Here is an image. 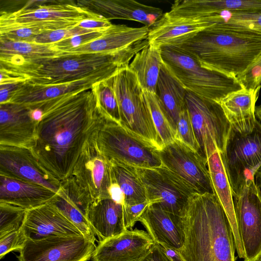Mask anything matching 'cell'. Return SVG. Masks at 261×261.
I'll return each instance as SVG.
<instances>
[{"mask_svg":"<svg viewBox=\"0 0 261 261\" xmlns=\"http://www.w3.org/2000/svg\"><path fill=\"white\" fill-rule=\"evenodd\" d=\"M149 29L145 25L133 28L124 24H112L98 38L64 54H117L147 39Z\"/></svg>","mask_w":261,"mask_h":261,"instance_id":"23","label":"cell"},{"mask_svg":"<svg viewBox=\"0 0 261 261\" xmlns=\"http://www.w3.org/2000/svg\"><path fill=\"white\" fill-rule=\"evenodd\" d=\"M138 221L155 243L177 251L182 247L185 235L181 218L165 211L158 203H150Z\"/></svg>","mask_w":261,"mask_h":261,"instance_id":"22","label":"cell"},{"mask_svg":"<svg viewBox=\"0 0 261 261\" xmlns=\"http://www.w3.org/2000/svg\"><path fill=\"white\" fill-rule=\"evenodd\" d=\"M208 28L206 22L173 15L168 12L150 28L147 40L149 45L160 48L175 46Z\"/></svg>","mask_w":261,"mask_h":261,"instance_id":"24","label":"cell"},{"mask_svg":"<svg viewBox=\"0 0 261 261\" xmlns=\"http://www.w3.org/2000/svg\"><path fill=\"white\" fill-rule=\"evenodd\" d=\"M27 211L13 204L0 202V237L19 229Z\"/></svg>","mask_w":261,"mask_h":261,"instance_id":"38","label":"cell"},{"mask_svg":"<svg viewBox=\"0 0 261 261\" xmlns=\"http://www.w3.org/2000/svg\"><path fill=\"white\" fill-rule=\"evenodd\" d=\"M93 32L79 27L77 25L63 29L47 32L35 37L32 42L40 44H53L62 41L72 36Z\"/></svg>","mask_w":261,"mask_h":261,"instance_id":"40","label":"cell"},{"mask_svg":"<svg viewBox=\"0 0 261 261\" xmlns=\"http://www.w3.org/2000/svg\"><path fill=\"white\" fill-rule=\"evenodd\" d=\"M64 56L53 44L14 41L0 38V65L35 62Z\"/></svg>","mask_w":261,"mask_h":261,"instance_id":"32","label":"cell"},{"mask_svg":"<svg viewBox=\"0 0 261 261\" xmlns=\"http://www.w3.org/2000/svg\"><path fill=\"white\" fill-rule=\"evenodd\" d=\"M255 115L261 122V105L255 108Z\"/></svg>","mask_w":261,"mask_h":261,"instance_id":"50","label":"cell"},{"mask_svg":"<svg viewBox=\"0 0 261 261\" xmlns=\"http://www.w3.org/2000/svg\"><path fill=\"white\" fill-rule=\"evenodd\" d=\"M136 169L145 187L147 200L158 203L168 212L182 217L189 198L197 193L163 165Z\"/></svg>","mask_w":261,"mask_h":261,"instance_id":"13","label":"cell"},{"mask_svg":"<svg viewBox=\"0 0 261 261\" xmlns=\"http://www.w3.org/2000/svg\"><path fill=\"white\" fill-rule=\"evenodd\" d=\"M38 123L26 107L11 102L0 104V145L31 149Z\"/></svg>","mask_w":261,"mask_h":261,"instance_id":"19","label":"cell"},{"mask_svg":"<svg viewBox=\"0 0 261 261\" xmlns=\"http://www.w3.org/2000/svg\"><path fill=\"white\" fill-rule=\"evenodd\" d=\"M189 18L206 22L212 28L261 34V14L232 13L222 11L199 14Z\"/></svg>","mask_w":261,"mask_h":261,"instance_id":"34","label":"cell"},{"mask_svg":"<svg viewBox=\"0 0 261 261\" xmlns=\"http://www.w3.org/2000/svg\"><path fill=\"white\" fill-rule=\"evenodd\" d=\"M155 242L146 231L126 229L121 234L99 242L92 261H138Z\"/></svg>","mask_w":261,"mask_h":261,"instance_id":"18","label":"cell"},{"mask_svg":"<svg viewBox=\"0 0 261 261\" xmlns=\"http://www.w3.org/2000/svg\"><path fill=\"white\" fill-rule=\"evenodd\" d=\"M257 261H261V257Z\"/></svg>","mask_w":261,"mask_h":261,"instance_id":"52","label":"cell"},{"mask_svg":"<svg viewBox=\"0 0 261 261\" xmlns=\"http://www.w3.org/2000/svg\"><path fill=\"white\" fill-rule=\"evenodd\" d=\"M105 31H93L72 36L62 41L53 43V45L57 50L65 53L68 50L83 45L98 38Z\"/></svg>","mask_w":261,"mask_h":261,"instance_id":"41","label":"cell"},{"mask_svg":"<svg viewBox=\"0 0 261 261\" xmlns=\"http://www.w3.org/2000/svg\"><path fill=\"white\" fill-rule=\"evenodd\" d=\"M47 2L41 1L34 7L24 6L13 11H1L0 31L29 27L44 28L50 32L74 27L83 19L98 15L73 1L45 4Z\"/></svg>","mask_w":261,"mask_h":261,"instance_id":"8","label":"cell"},{"mask_svg":"<svg viewBox=\"0 0 261 261\" xmlns=\"http://www.w3.org/2000/svg\"><path fill=\"white\" fill-rule=\"evenodd\" d=\"M163 63L161 48L148 45L135 55L128 68L143 90L155 94Z\"/></svg>","mask_w":261,"mask_h":261,"instance_id":"33","label":"cell"},{"mask_svg":"<svg viewBox=\"0 0 261 261\" xmlns=\"http://www.w3.org/2000/svg\"><path fill=\"white\" fill-rule=\"evenodd\" d=\"M181 219L185 240L178 252L185 261H236L231 227L215 194L192 195Z\"/></svg>","mask_w":261,"mask_h":261,"instance_id":"2","label":"cell"},{"mask_svg":"<svg viewBox=\"0 0 261 261\" xmlns=\"http://www.w3.org/2000/svg\"><path fill=\"white\" fill-rule=\"evenodd\" d=\"M98 147L108 161L136 168H153L162 163L159 150L103 113L95 132Z\"/></svg>","mask_w":261,"mask_h":261,"instance_id":"7","label":"cell"},{"mask_svg":"<svg viewBox=\"0 0 261 261\" xmlns=\"http://www.w3.org/2000/svg\"><path fill=\"white\" fill-rule=\"evenodd\" d=\"M110 77L107 74H96L71 82L54 85L25 82L20 84L6 102L20 104L32 110L40 103L63 95L90 89L95 83Z\"/></svg>","mask_w":261,"mask_h":261,"instance_id":"20","label":"cell"},{"mask_svg":"<svg viewBox=\"0 0 261 261\" xmlns=\"http://www.w3.org/2000/svg\"><path fill=\"white\" fill-rule=\"evenodd\" d=\"M187 93V90L163 63L155 94L174 135L179 115L186 109Z\"/></svg>","mask_w":261,"mask_h":261,"instance_id":"31","label":"cell"},{"mask_svg":"<svg viewBox=\"0 0 261 261\" xmlns=\"http://www.w3.org/2000/svg\"><path fill=\"white\" fill-rule=\"evenodd\" d=\"M19 85L18 83L0 85V104L6 102Z\"/></svg>","mask_w":261,"mask_h":261,"instance_id":"48","label":"cell"},{"mask_svg":"<svg viewBox=\"0 0 261 261\" xmlns=\"http://www.w3.org/2000/svg\"><path fill=\"white\" fill-rule=\"evenodd\" d=\"M0 175L42 185L57 193L61 181L40 165L30 148L0 145Z\"/></svg>","mask_w":261,"mask_h":261,"instance_id":"16","label":"cell"},{"mask_svg":"<svg viewBox=\"0 0 261 261\" xmlns=\"http://www.w3.org/2000/svg\"><path fill=\"white\" fill-rule=\"evenodd\" d=\"M221 154L233 198L238 196L246 181L254 180L261 167V123L256 120L253 130L243 134L231 126Z\"/></svg>","mask_w":261,"mask_h":261,"instance_id":"9","label":"cell"},{"mask_svg":"<svg viewBox=\"0 0 261 261\" xmlns=\"http://www.w3.org/2000/svg\"><path fill=\"white\" fill-rule=\"evenodd\" d=\"M96 247L83 236L27 239L17 261H87Z\"/></svg>","mask_w":261,"mask_h":261,"instance_id":"15","label":"cell"},{"mask_svg":"<svg viewBox=\"0 0 261 261\" xmlns=\"http://www.w3.org/2000/svg\"><path fill=\"white\" fill-rule=\"evenodd\" d=\"M163 246L164 247L167 254L172 258L173 261H185L177 251L166 246Z\"/></svg>","mask_w":261,"mask_h":261,"instance_id":"49","label":"cell"},{"mask_svg":"<svg viewBox=\"0 0 261 261\" xmlns=\"http://www.w3.org/2000/svg\"><path fill=\"white\" fill-rule=\"evenodd\" d=\"M48 202L74 224L83 236L95 243L96 234L86 217L90 203L73 180L62 181L59 190Z\"/></svg>","mask_w":261,"mask_h":261,"instance_id":"25","label":"cell"},{"mask_svg":"<svg viewBox=\"0 0 261 261\" xmlns=\"http://www.w3.org/2000/svg\"><path fill=\"white\" fill-rule=\"evenodd\" d=\"M86 217L99 242L119 235L127 229L124 222L123 205L110 198L91 203Z\"/></svg>","mask_w":261,"mask_h":261,"instance_id":"28","label":"cell"},{"mask_svg":"<svg viewBox=\"0 0 261 261\" xmlns=\"http://www.w3.org/2000/svg\"><path fill=\"white\" fill-rule=\"evenodd\" d=\"M106 80L95 83L91 89L95 96L100 111L112 119L120 123L118 100L113 88Z\"/></svg>","mask_w":261,"mask_h":261,"instance_id":"36","label":"cell"},{"mask_svg":"<svg viewBox=\"0 0 261 261\" xmlns=\"http://www.w3.org/2000/svg\"><path fill=\"white\" fill-rule=\"evenodd\" d=\"M138 261H173L164 247L155 243L148 252Z\"/></svg>","mask_w":261,"mask_h":261,"instance_id":"46","label":"cell"},{"mask_svg":"<svg viewBox=\"0 0 261 261\" xmlns=\"http://www.w3.org/2000/svg\"><path fill=\"white\" fill-rule=\"evenodd\" d=\"M161 49L163 63L187 92L220 103L227 95L243 88L237 77L202 67L177 47L166 46Z\"/></svg>","mask_w":261,"mask_h":261,"instance_id":"5","label":"cell"},{"mask_svg":"<svg viewBox=\"0 0 261 261\" xmlns=\"http://www.w3.org/2000/svg\"><path fill=\"white\" fill-rule=\"evenodd\" d=\"M186 105L199 147L200 155L207 162L216 151L222 153L231 125L220 103L187 92Z\"/></svg>","mask_w":261,"mask_h":261,"instance_id":"10","label":"cell"},{"mask_svg":"<svg viewBox=\"0 0 261 261\" xmlns=\"http://www.w3.org/2000/svg\"><path fill=\"white\" fill-rule=\"evenodd\" d=\"M151 202L147 200L144 202L133 205H123L124 222L126 229H132L144 210Z\"/></svg>","mask_w":261,"mask_h":261,"instance_id":"44","label":"cell"},{"mask_svg":"<svg viewBox=\"0 0 261 261\" xmlns=\"http://www.w3.org/2000/svg\"><path fill=\"white\" fill-rule=\"evenodd\" d=\"M37 109L42 116L31 149L42 167L61 181L70 175L103 113L91 89L63 95L32 110Z\"/></svg>","mask_w":261,"mask_h":261,"instance_id":"1","label":"cell"},{"mask_svg":"<svg viewBox=\"0 0 261 261\" xmlns=\"http://www.w3.org/2000/svg\"><path fill=\"white\" fill-rule=\"evenodd\" d=\"M174 46L202 67L237 78L261 54V34L210 27Z\"/></svg>","mask_w":261,"mask_h":261,"instance_id":"4","label":"cell"},{"mask_svg":"<svg viewBox=\"0 0 261 261\" xmlns=\"http://www.w3.org/2000/svg\"><path fill=\"white\" fill-rule=\"evenodd\" d=\"M175 139L185 144L199 154V147L187 108L179 115L176 125Z\"/></svg>","mask_w":261,"mask_h":261,"instance_id":"39","label":"cell"},{"mask_svg":"<svg viewBox=\"0 0 261 261\" xmlns=\"http://www.w3.org/2000/svg\"><path fill=\"white\" fill-rule=\"evenodd\" d=\"M112 24L110 20L98 14L96 16L83 19L79 23L77 26L87 30L103 31L110 28Z\"/></svg>","mask_w":261,"mask_h":261,"instance_id":"45","label":"cell"},{"mask_svg":"<svg viewBox=\"0 0 261 261\" xmlns=\"http://www.w3.org/2000/svg\"><path fill=\"white\" fill-rule=\"evenodd\" d=\"M96 130L85 143L69 176L91 203L110 198L109 191L112 182L111 164L98 147Z\"/></svg>","mask_w":261,"mask_h":261,"instance_id":"11","label":"cell"},{"mask_svg":"<svg viewBox=\"0 0 261 261\" xmlns=\"http://www.w3.org/2000/svg\"><path fill=\"white\" fill-rule=\"evenodd\" d=\"M260 87L249 89L243 88L232 92L220 102L231 126L241 133H251L254 128L257 120L255 104Z\"/></svg>","mask_w":261,"mask_h":261,"instance_id":"26","label":"cell"},{"mask_svg":"<svg viewBox=\"0 0 261 261\" xmlns=\"http://www.w3.org/2000/svg\"><path fill=\"white\" fill-rule=\"evenodd\" d=\"M106 80L113 88L118 100L120 123L160 150L163 144L153 122L143 90L135 74L127 67L119 69Z\"/></svg>","mask_w":261,"mask_h":261,"instance_id":"6","label":"cell"},{"mask_svg":"<svg viewBox=\"0 0 261 261\" xmlns=\"http://www.w3.org/2000/svg\"><path fill=\"white\" fill-rule=\"evenodd\" d=\"M144 41L114 54H81L65 55L35 62L0 65L8 83L30 82L54 85L73 82L96 74L113 75L128 66L135 55L146 46Z\"/></svg>","mask_w":261,"mask_h":261,"instance_id":"3","label":"cell"},{"mask_svg":"<svg viewBox=\"0 0 261 261\" xmlns=\"http://www.w3.org/2000/svg\"><path fill=\"white\" fill-rule=\"evenodd\" d=\"M170 11L187 18L222 11L261 14V0H177L172 5Z\"/></svg>","mask_w":261,"mask_h":261,"instance_id":"30","label":"cell"},{"mask_svg":"<svg viewBox=\"0 0 261 261\" xmlns=\"http://www.w3.org/2000/svg\"><path fill=\"white\" fill-rule=\"evenodd\" d=\"M26 238L20 228L0 237V258L12 251L22 249Z\"/></svg>","mask_w":261,"mask_h":261,"instance_id":"42","label":"cell"},{"mask_svg":"<svg viewBox=\"0 0 261 261\" xmlns=\"http://www.w3.org/2000/svg\"><path fill=\"white\" fill-rule=\"evenodd\" d=\"M258 182H259V187L261 191V168L258 172Z\"/></svg>","mask_w":261,"mask_h":261,"instance_id":"51","label":"cell"},{"mask_svg":"<svg viewBox=\"0 0 261 261\" xmlns=\"http://www.w3.org/2000/svg\"><path fill=\"white\" fill-rule=\"evenodd\" d=\"M159 154L162 165L197 193L215 194L207 162L197 152L175 139Z\"/></svg>","mask_w":261,"mask_h":261,"instance_id":"12","label":"cell"},{"mask_svg":"<svg viewBox=\"0 0 261 261\" xmlns=\"http://www.w3.org/2000/svg\"><path fill=\"white\" fill-rule=\"evenodd\" d=\"M26 239L83 236L55 206L47 202L27 211L20 228Z\"/></svg>","mask_w":261,"mask_h":261,"instance_id":"17","label":"cell"},{"mask_svg":"<svg viewBox=\"0 0 261 261\" xmlns=\"http://www.w3.org/2000/svg\"><path fill=\"white\" fill-rule=\"evenodd\" d=\"M233 198L244 261H257L261 257V192L254 180L249 179Z\"/></svg>","mask_w":261,"mask_h":261,"instance_id":"14","label":"cell"},{"mask_svg":"<svg viewBox=\"0 0 261 261\" xmlns=\"http://www.w3.org/2000/svg\"><path fill=\"white\" fill-rule=\"evenodd\" d=\"M151 115L163 146L175 140V135L155 93L143 90Z\"/></svg>","mask_w":261,"mask_h":261,"instance_id":"37","label":"cell"},{"mask_svg":"<svg viewBox=\"0 0 261 261\" xmlns=\"http://www.w3.org/2000/svg\"><path fill=\"white\" fill-rule=\"evenodd\" d=\"M76 4L110 21L116 19L135 21L149 28L163 15L161 9L134 0L77 1Z\"/></svg>","mask_w":261,"mask_h":261,"instance_id":"21","label":"cell"},{"mask_svg":"<svg viewBox=\"0 0 261 261\" xmlns=\"http://www.w3.org/2000/svg\"><path fill=\"white\" fill-rule=\"evenodd\" d=\"M237 79L246 89H255L261 86V54Z\"/></svg>","mask_w":261,"mask_h":261,"instance_id":"43","label":"cell"},{"mask_svg":"<svg viewBox=\"0 0 261 261\" xmlns=\"http://www.w3.org/2000/svg\"><path fill=\"white\" fill-rule=\"evenodd\" d=\"M112 182L109 188L110 198L117 203L124 204V196L119 186L115 180L112 172Z\"/></svg>","mask_w":261,"mask_h":261,"instance_id":"47","label":"cell"},{"mask_svg":"<svg viewBox=\"0 0 261 261\" xmlns=\"http://www.w3.org/2000/svg\"><path fill=\"white\" fill-rule=\"evenodd\" d=\"M110 163L113 176L124 196L123 205H133L148 200L136 167L115 162Z\"/></svg>","mask_w":261,"mask_h":261,"instance_id":"35","label":"cell"},{"mask_svg":"<svg viewBox=\"0 0 261 261\" xmlns=\"http://www.w3.org/2000/svg\"><path fill=\"white\" fill-rule=\"evenodd\" d=\"M56 192L42 185L0 175V202L27 210L46 203Z\"/></svg>","mask_w":261,"mask_h":261,"instance_id":"27","label":"cell"},{"mask_svg":"<svg viewBox=\"0 0 261 261\" xmlns=\"http://www.w3.org/2000/svg\"><path fill=\"white\" fill-rule=\"evenodd\" d=\"M207 166L215 194L230 224L238 256L243 259L244 250L236 218L232 192L220 151H216L208 159Z\"/></svg>","mask_w":261,"mask_h":261,"instance_id":"29","label":"cell"}]
</instances>
